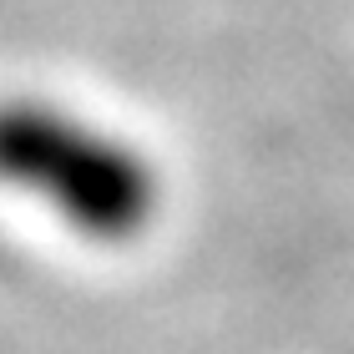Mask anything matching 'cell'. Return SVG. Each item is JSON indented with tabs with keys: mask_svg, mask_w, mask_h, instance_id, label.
Returning a JSON list of instances; mask_svg holds the SVG:
<instances>
[{
	"mask_svg": "<svg viewBox=\"0 0 354 354\" xmlns=\"http://www.w3.org/2000/svg\"><path fill=\"white\" fill-rule=\"evenodd\" d=\"M0 187L46 203L91 243H132L162 203L147 152L51 102H0Z\"/></svg>",
	"mask_w": 354,
	"mask_h": 354,
	"instance_id": "cell-1",
	"label": "cell"
}]
</instances>
